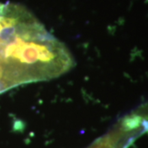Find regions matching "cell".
<instances>
[{"label": "cell", "mask_w": 148, "mask_h": 148, "mask_svg": "<svg viewBox=\"0 0 148 148\" xmlns=\"http://www.w3.org/2000/svg\"><path fill=\"white\" fill-rule=\"evenodd\" d=\"M114 143L115 141L114 137L108 136L106 138L99 139L90 148H115Z\"/></svg>", "instance_id": "obj_2"}, {"label": "cell", "mask_w": 148, "mask_h": 148, "mask_svg": "<svg viewBox=\"0 0 148 148\" xmlns=\"http://www.w3.org/2000/svg\"><path fill=\"white\" fill-rule=\"evenodd\" d=\"M26 62L18 35L0 15V94L24 82Z\"/></svg>", "instance_id": "obj_1"}]
</instances>
